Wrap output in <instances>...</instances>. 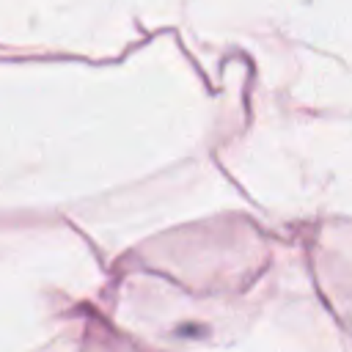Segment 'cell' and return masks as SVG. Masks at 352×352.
Here are the masks:
<instances>
[]
</instances>
